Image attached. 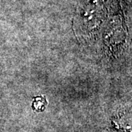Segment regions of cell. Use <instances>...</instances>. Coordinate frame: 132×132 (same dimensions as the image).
<instances>
[{
	"instance_id": "obj_1",
	"label": "cell",
	"mask_w": 132,
	"mask_h": 132,
	"mask_svg": "<svg viewBox=\"0 0 132 132\" xmlns=\"http://www.w3.org/2000/svg\"><path fill=\"white\" fill-rule=\"evenodd\" d=\"M47 104V101L44 96H37L34 98L32 109L36 112H43Z\"/></svg>"
}]
</instances>
